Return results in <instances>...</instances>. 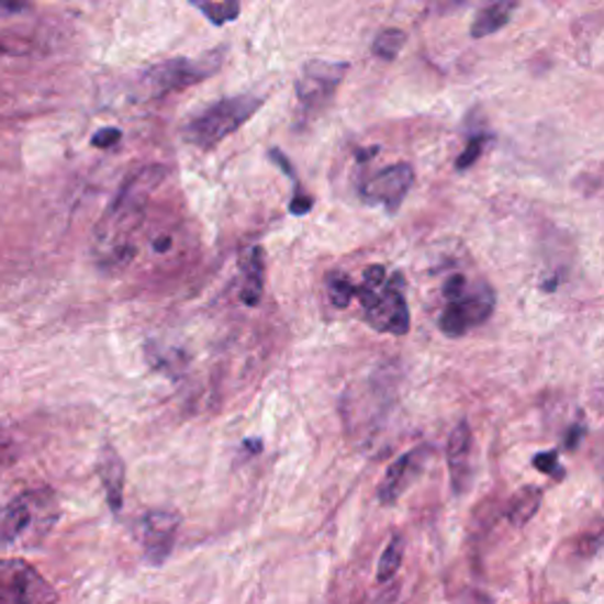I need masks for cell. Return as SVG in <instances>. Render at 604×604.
<instances>
[{"mask_svg":"<svg viewBox=\"0 0 604 604\" xmlns=\"http://www.w3.org/2000/svg\"><path fill=\"white\" fill-rule=\"evenodd\" d=\"M433 456V447L421 444V447L409 449L404 456H400L394 463L388 468L383 482L378 486V501L383 505H394L400 501L411 484L423 474L427 460Z\"/></svg>","mask_w":604,"mask_h":604,"instance_id":"10","label":"cell"},{"mask_svg":"<svg viewBox=\"0 0 604 604\" xmlns=\"http://www.w3.org/2000/svg\"><path fill=\"white\" fill-rule=\"evenodd\" d=\"M98 472H100V480H102L111 513H121L123 489H125V466H123L119 451L114 447H109V444L100 454Z\"/></svg>","mask_w":604,"mask_h":604,"instance_id":"13","label":"cell"},{"mask_svg":"<svg viewBox=\"0 0 604 604\" xmlns=\"http://www.w3.org/2000/svg\"><path fill=\"white\" fill-rule=\"evenodd\" d=\"M180 529V515L172 511H152L142 519V546L149 564L161 567L172 552Z\"/></svg>","mask_w":604,"mask_h":604,"instance_id":"11","label":"cell"},{"mask_svg":"<svg viewBox=\"0 0 604 604\" xmlns=\"http://www.w3.org/2000/svg\"><path fill=\"white\" fill-rule=\"evenodd\" d=\"M262 104H265L262 94H250V92L234 94V98H222L201 109L194 119H189V123L182 128V137L192 147L211 152L220 145L222 139L234 135L242 125H246L253 116H256Z\"/></svg>","mask_w":604,"mask_h":604,"instance_id":"3","label":"cell"},{"mask_svg":"<svg viewBox=\"0 0 604 604\" xmlns=\"http://www.w3.org/2000/svg\"><path fill=\"white\" fill-rule=\"evenodd\" d=\"M413 182H416V170L411 164H394L378 170L371 178L361 180L357 194L369 205H385L388 213H396L404 199L409 197Z\"/></svg>","mask_w":604,"mask_h":604,"instance_id":"9","label":"cell"},{"mask_svg":"<svg viewBox=\"0 0 604 604\" xmlns=\"http://www.w3.org/2000/svg\"><path fill=\"white\" fill-rule=\"evenodd\" d=\"M225 51H213L201 57H172L161 65L149 67L139 78V86L149 98H161L168 92H180L192 86L209 81L213 74L220 71Z\"/></svg>","mask_w":604,"mask_h":604,"instance_id":"5","label":"cell"},{"mask_svg":"<svg viewBox=\"0 0 604 604\" xmlns=\"http://www.w3.org/2000/svg\"><path fill=\"white\" fill-rule=\"evenodd\" d=\"M242 275L244 281L238 298H242L244 305L258 307L265 293V253L260 246H248L242 253Z\"/></svg>","mask_w":604,"mask_h":604,"instance_id":"14","label":"cell"},{"mask_svg":"<svg viewBox=\"0 0 604 604\" xmlns=\"http://www.w3.org/2000/svg\"><path fill=\"white\" fill-rule=\"evenodd\" d=\"M152 248H154L156 253H168V250L172 248V238H170V234H158V236H154V238H152Z\"/></svg>","mask_w":604,"mask_h":604,"instance_id":"27","label":"cell"},{"mask_svg":"<svg viewBox=\"0 0 604 604\" xmlns=\"http://www.w3.org/2000/svg\"><path fill=\"white\" fill-rule=\"evenodd\" d=\"M168 178V168L156 164L131 175L94 230V250L109 267H125L135 258L133 232L145 215L152 194Z\"/></svg>","mask_w":604,"mask_h":604,"instance_id":"1","label":"cell"},{"mask_svg":"<svg viewBox=\"0 0 604 604\" xmlns=\"http://www.w3.org/2000/svg\"><path fill=\"white\" fill-rule=\"evenodd\" d=\"M194 8L213 26H225V24L238 20V14H242V5L234 3V0H230V3H194Z\"/></svg>","mask_w":604,"mask_h":604,"instance_id":"20","label":"cell"},{"mask_svg":"<svg viewBox=\"0 0 604 604\" xmlns=\"http://www.w3.org/2000/svg\"><path fill=\"white\" fill-rule=\"evenodd\" d=\"M376 147L373 149H361V152H357V161H367V158H373L376 156Z\"/></svg>","mask_w":604,"mask_h":604,"instance_id":"29","label":"cell"},{"mask_svg":"<svg viewBox=\"0 0 604 604\" xmlns=\"http://www.w3.org/2000/svg\"><path fill=\"white\" fill-rule=\"evenodd\" d=\"M489 142H491V135H472V137L468 139V145H466L463 154H460V156L456 158V168H458L460 172L468 170V168H472V166L482 158L484 147L489 145Z\"/></svg>","mask_w":604,"mask_h":604,"instance_id":"21","label":"cell"},{"mask_svg":"<svg viewBox=\"0 0 604 604\" xmlns=\"http://www.w3.org/2000/svg\"><path fill=\"white\" fill-rule=\"evenodd\" d=\"M123 137V133L119 128H102L92 135V147H98V149H111L114 145H119Z\"/></svg>","mask_w":604,"mask_h":604,"instance_id":"23","label":"cell"},{"mask_svg":"<svg viewBox=\"0 0 604 604\" xmlns=\"http://www.w3.org/2000/svg\"><path fill=\"white\" fill-rule=\"evenodd\" d=\"M404 275L394 272L388 277L383 265L363 269V279L355 286V295L363 307V320L378 333L406 336L411 328V312L406 305Z\"/></svg>","mask_w":604,"mask_h":604,"instance_id":"2","label":"cell"},{"mask_svg":"<svg viewBox=\"0 0 604 604\" xmlns=\"http://www.w3.org/2000/svg\"><path fill=\"white\" fill-rule=\"evenodd\" d=\"M0 10L3 12H20V10H26L24 3H0Z\"/></svg>","mask_w":604,"mask_h":604,"instance_id":"28","label":"cell"},{"mask_svg":"<svg viewBox=\"0 0 604 604\" xmlns=\"http://www.w3.org/2000/svg\"><path fill=\"white\" fill-rule=\"evenodd\" d=\"M583 437H585V427H583L581 423L571 425L569 430H567V437H564V447H567L569 451L579 449V444H581V439H583Z\"/></svg>","mask_w":604,"mask_h":604,"instance_id":"24","label":"cell"},{"mask_svg":"<svg viewBox=\"0 0 604 604\" xmlns=\"http://www.w3.org/2000/svg\"><path fill=\"white\" fill-rule=\"evenodd\" d=\"M0 604H57V591L20 558H0Z\"/></svg>","mask_w":604,"mask_h":604,"instance_id":"8","label":"cell"},{"mask_svg":"<svg viewBox=\"0 0 604 604\" xmlns=\"http://www.w3.org/2000/svg\"><path fill=\"white\" fill-rule=\"evenodd\" d=\"M517 10L515 3H494L486 5L480 12L474 14V20L470 24V36L472 38H486L491 34H496L503 26L511 24L513 12Z\"/></svg>","mask_w":604,"mask_h":604,"instance_id":"15","label":"cell"},{"mask_svg":"<svg viewBox=\"0 0 604 604\" xmlns=\"http://www.w3.org/2000/svg\"><path fill=\"white\" fill-rule=\"evenodd\" d=\"M472 430L468 421H458L449 435L447 444V460H449V474H451V491L456 496H463L472 484Z\"/></svg>","mask_w":604,"mask_h":604,"instance_id":"12","label":"cell"},{"mask_svg":"<svg viewBox=\"0 0 604 604\" xmlns=\"http://www.w3.org/2000/svg\"><path fill=\"white\" fill-rule=\"evenodd\" d=\"M404 45H406V34H404L402 29H383L373 38L371 53L376 57H380V59L392 61L396 55H400L404 51Z\"/></svg>","mask_w":604,"mask_h":604,"instance_id":"18","label":"cell"},{"mask_svg":"<svg viewBox=\"0 0 604 604\" xmlns=\"http://www.w3.org/2000/svg\"><path fill=\"white\" fill-rule=\"evenodd\" d=\"M349 65L345 61H328V59H310L302 65L295 78V98L300 114L305 119L320 116L322 111L336 98L338 88L343 86Z\"/></svg>","mask_w":604,"mask_h":604,"instance_id":"7","label":"cell"},{"mask_svg":"<svg viewBox=\"0 0 604 604\" xmlns=\"http://www.w3.org/2000/svg\"><path fill=\"white\" fill-rule=\"evenodd\" d=\"M326 293H328V300L333 302V305L345 310L349 305V302H353V298H355V283H353V279H349L347 275L333 272L326 279Z\"/></svg>","mask_w":604,"mask_h":604,"instance_id":"19","label":"cell"},{"mask_svg":"<svg viewBox=\"0 0 604 604\" xmlns=\"http://www.w3.org/2000/svg\"><path fill=\"white\" fill-rule=\"evenodd\" d=\"M540 503H544V491L538 486H524L511 499L507 505V522L513 524L515 529H522L524 524H529L536 513L540 511Z\"/></svg>","mask_w":604,"mask_h":604,"instance_id":"16","label":"cell"},{"mask_svg":"<svg viewBox=\"0 0 604 604\" xmlns=\"http://www.w3.org/2000/svg\"><path fill=\"white\" fill-rule=\"evenodd\" d=\"M269 158H272V161L286 172V175H289V178L295 182V187H298V178H295V170H293V166H291V161H289V158H286L279 149H272V152H269Z\"/></svg>","mask_w":604,"mask_h":604,"instance_id":"26","label":"cell"},{"mask_svg":"<svg viewBox=\"0 0 604 604\" xmlns=\"http://www.w3.org/2000/svg\"><path fill=\"white\" fill-rule=\"evenodd\" d=\"M402 560H404V538L396 534L390 538L388 548L383 550V555H380V560H378V569H376L378 581L385 583V581L394 579L396 571H400V567H402Z\"/></svg>","mask_w":604,"mask_h":604,"instance_id":"17","label":"cell"},{"mask_svg":"<svg viewBox=\"0 0 604 604\" xmlns=\"http://www.w3.org/2000/svg\"><path fill=\"white\" fill-rule=\"evenodd\" d=\"M534 468L538 472L552 477V480H558V482H562L564 474H567L564 466L560 463V454L558 451H540V454H536L534 456Z\"/></svg>","mask_w":604,"mask_h":604,"instance_id":"22","label":"cell"},{"mask_svg":"<svg viewBox=\"0 0 604 604\" xmlns=\"http://www.w3.org/2000/svg\"><path fill=\"white\" fill-rule=\"evenodd\" d=\"M59 517L57 496L51 489L24 491L0 515V544L34 546Z\"/></svg>","mask_w":604,"mask_h":604,"instance_id":"4","label":"cell"},{"mask_svg":"<svg viewBox=\"0 0 604 604\" xmlns=\"http://www.w3.org/2000/svg\"><path fill=\"white\" fill-rule=\"evenodd\" d=\"M496 310V293L486 281L466 283V289L449 298L439 314V331L447 338H463L480 328Z\"/></svg>","mask_w":604,"mask_h":604,"instance_id":"6","label":"cell"},{"mask_svg":"<svg viewBox=\"0 0 604 604\" xmlns=\"http://www.w3.org/2000/svg\"><path fill=\"white\" fill-rule=\"evenodd\" d=\"M314 205V199L307 197V194H295L293 201H291V213L293 215H307L312 211Z\"/></svg>","mask_w":604,"mask_h":604,"instance_id":"25","label":"cell"}]
</instances>
